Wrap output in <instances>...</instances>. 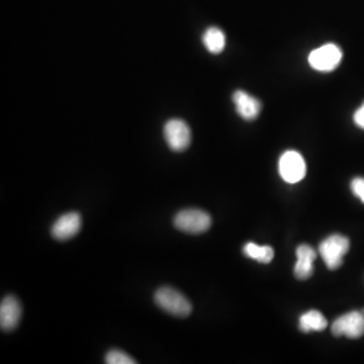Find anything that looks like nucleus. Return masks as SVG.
Segmentation results:
<instances>
[{
  "instance_id": "f257e3e1",
  "label": "nucleus",
  "mask_w": 364,
  "mask_h": 364,
  "mask_svg": "<svg viewBox=\"0 0 364 364\" xmlns=\"http://www.w3.org/2000/svg\"><path fill=\"white\" fill-rule=\"evenodd\" d=\"M154 302L165 313L177 318H187L191 314L192 306L189 298L171 286H162L154 293Z\"/></svg>"
},
{
  "instance_id": "6e6552de",
  "label": "nucleus",
  "mask_w": 364,
  "mask_h": 364,
  "mask_svg": "<svg viewBox=\"0 0 364 364\" xmlns=\"http://www.w3.org/2000/svg\"><path fill=\"white\" fill-rule=\"evenodd\" d=\"M82 226V219L80 214L70 212L59 217L52 226L51 234L54 239L58 241H66L78 234Z\"/></svg>"
},
{
  "instance_id": "dca6fc26",
  "label": "nucleus",
  "mask_w": 364,
  "mask_h": 364,
  "mask_svg": "<svg viewBox=\"0 0 364 364\" xmlns=\"http://www.w3.org/2000/svg\"><path fill=\"white\" fill-rule=\"evenodd\" d=\"M350 187H351V191L354 192V196H357L364 203V178H354L351 184H350Z\"/></svg>"
},
{
  "instance_id": "ddd939ff",
  "label": "nucleus",
  "mask_w": 364,
  "mask_h": 364,
  "mask_svg": "<svg viewBox=\"0 0 364 364\" xmlns=\"http://www.w3.org/2000/svg\"><path fill=\"white\" fill-rule=\"evenodd\" d=\"M203 43L208 51L212 54H219L226 47V36L224 31L216 27L208 29L203 36Z\"/></svg>"
},
{
  "instance_id": "4468645a",
  "label": "nucleus",
  "mask_w": 364,
  "mask_h": 364,
  "mask_svg": "<svg viewBox=\"0 0 364 364\" xmlns=\"http://www.w3.org/2000/svg\"><path fill=\"white\" fill-rule=\"evenodd\" d=\"M243 253L251 259L257 260L260 263H269L275 257V251L270 246H259L257 244H246L243 247Z\"/></svg>"
},
{
  "instance_id": "f03ea898",
  "label": "nucleus",
  "mask_w": 364,
  "mask_h": 364,
  "mask_svg": "<svg viewBox=\"0 0 364 364\" xmlns=\"http://www.w3.org/2000/svg\"><path fill=\"white\" fill-rule=\"evenodd\" d=\"M349 247L348 238L342 235L334 234L320 244L319 251L327 268L335 270L342 265L343 257L347 254Z\"/></svg>"
},
{
  "instance_id": "39448f33",
  "label": "nucleus",
  "mask_w": 364,
  "mask_h": 364,
  "mask_svg": "<svg viewBox=\"0 0 364 364\" xmlns=\"http://www.w3.org/2000/svg\"><path fill=\"white\" fill-rule=\"evenodd\" d=\"M342 57V51L337 45L326 44L312 51L307 60L310 66L316 71L331 72L339 66Z\"/></svg>"
},
{
  "instance_id": "f8f14e48",
  "label": "nucleus",
  "mask_w": 364,
  "mask_h": 364,
  "mask_svg": "<svg viewBox=\"0 0 364 364\" xmlns=\"http://www.w3.org/2000/svg\"><path fill=\"white\" fill-rule=\"evenodd\" d=\"M327 326L326 318L323 316L322 313L316 311V310H312V311L303 314L300 316V322H298V327H300V331L304 332V333H309L312 331H324Z\"/></svg>"
},
{
  "instance_id": "7ed1b4c3",
  "label": "nucleus",
  "mask_w": 364,
  "mask_h": 364,
  "mask_svg": "<svg viewBox=\"0 0 364 364\" xmlns=\"http://www.w3.org/2000/svg\"><path fill=\"white\" fill-rule=\"evenodd\" d=\"M176 229L187 234H201L211 228L212 218L207 212L198 209L183 210L174 218Z\"/></svg>"
},
{
  "instance_id": "423d86ee",
  "label": "nucleus",
  "mask_w": 364,
  "mask_h": 364,
  "mask_svg": "<svg viewBox=\"0 0 364 364\" xmlns=\"http://www.w3.org/2000/svg\"><path fill=\"white\" fill-rule=\"evenodd\" d=\"M163 132L165 141L174 152H182L191 145V128L182 119H169L165 124Z\"/></svg>"
},
{
  "instance_id": "20e7f679",
  "label": "nucleus",
  "mask_w": 364,
  "mask_h": 364,
  "mask_svg": "<svg viewBox=\"0 0 364 364\" xmlns=\"http://www.w3.org/2000/svg\"><path fill=\"white\" fill-rule=\"evenodd\" d=\"M278 171L284 182L291 184L300 182L306 176V161L297 151H286L279 158Z\"/></svg>"
},
{
  "instance_id": "0eeeda50",
  "label": "nucleus",
  "mask_w": 364,
  "mask_h": 364,
  "mask_svg": "<svg viewBox=\"0 0 364 364\" xmlns=\"http://www.w3.org/2000/svg\"><path fill=\"white\" fill-rule=\"evenodd\" d=\"M332 333L336 337L361 338L364 334V310L354 311L339 316L332 324Z\"/></svg>"
},
{
  "instance_id": "9b49d317",
  "label": "nucleus",
  "mask_w": 364,
  "mask_h": 364,
  "mask_svg": "<svg viewBox=\"0 0 364 364\" xmlns=\"http://www.w3.org/2000/svg\"><path fill=\"white\" fill-rule=\"evenodd\" d=\"M297 257V263L293 269L296 277L300 280L309 279L314 273V261L316 257V251L311 246L303 244L298 247Z\"/></svg>"
},
{
  "instance_id": "1a4fd4ad",
  "label": "nucleus",
  "mask_w": 364,
  "mask_h": 364,
  "mask_svg": "<svg viewBox=\"0 0 364 364\" xmlns=\"http://www.w3.org/2000/svg\"><path fill=\"white\" fill-rule=\"evenodd\" d=\"M22 307L19 298L13 295L2 298L0 304V327L2 331L10 332L19 326Z\"/></svg>"
},
{
  "instance_id": "f3484780",
  "label": "nucleus",
  "mask_w": 364,
  "mask_h": 364,
  "mask_svg": "<svg viewBox=\"0 0 364 364\" xmlns=\"http://www.w3.org/2000/svg\"><path fill=\"white\" fill-rule=\"evenodd\" d=\"M354 121L355 125L364 130V103L363 105L354 112Z\"/></svg>"
},
{
  "instance_id": "2eb2a0df",
  "label": "nucleus",
  "mask_w": 364,
  "mask_h": 364,
  "mask_svg": "<svg viewBox=\"0 0 364 364\" xmlns=\"http://www.w3.org/2000/svg\"><path fill=\"white\" fill-rule=\"evenodd\" d=\"M105 363L108 364H136L137 361L133 357L126 354L123 350L112 349L106 354Z\"/></svg>"
},
{
  "instance_id": "9d476101",
  "label": "nucleus",
  "mask_w": 364,
  "mask_h": 364,
  "mask_svg": "<svg viewBox=\"0 0 364 364\" xmlns=\"http://www.w3.org/2000/svg\"><path fill=\"white\" fill-rule=\"evenodd\" d=\"M233 103L236 108L237 114L245 121H253L256 119L261 110V103L259 99L244 90L235 92L233 94Z\"/></svg>"
}]
</instances>
